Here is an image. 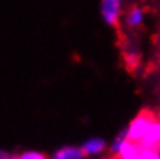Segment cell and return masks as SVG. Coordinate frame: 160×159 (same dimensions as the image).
Instances as JSON below:
<instances>
[{
	"mask_svg": "<svg viewBox=\"0 0 160 159\" xmlns=\"http://www.w3.org/2000/svg\"><path fill=\"white\" fill-rule=\"evenodd\" d=\"M156 119L151 113L145 111V113H140L139 116H136L134 119L129 122V125L126 127V135H128V139L134 140V142H140V139L145 136L146 130L149 128L151 122Z\"/></svg>",
	"mask_w": 160,
	"mask_h": 159,
	"instance_id": "cell-1",
	"label": "cell"
},
{
	"mask_svg": "<svg viewBox=\"0 0 160 159\" xmlns=\"http://www.w3.org/2000/svg\"><path fill=\"white\" fill-rule=\"evenodd\" d=\"M100 16L108 26H116L122 16V0H102Z\"/></svg>",
	"mask_w": 160,
	"mask_h": 159,
	"instance_id": "cell-2",
	"label": "cell"
},
{
	"mask_svg": "<svg viewBox=\"0 0 160 159\" xmlns=\"http://www.w3.org/2000/svg\"><path fill=\"white\" fill-rule=\"evenodd\" d=\"M142 148H160V120L154 119L149 128L146 130L145 136L137 142Z\"/></svg>",
	"mask_w": 160,
	"mask_h": 159,
	"instance_id": "cell-3",
	"label": "cell"
},
{
	"mask_svg": "<svg viewBox=\"0 0 160 159\" xmlns=\"http://www.w3.org/2000/svg\"><path fill=\"white\" fill-rule=\"evenodd\" d=\"M86 155L82 148V145H63L59 150H56L52 153V156L49 159H85Z\"/></svg>",
	"mask_w": 160,
	"mask_h": 159,
	"instance_id": "cell-4",
	"label": "cell"
},
{
	"mask_svg": "<svg viewBox=\"0 0 160 159\" xmlns=\"http://www.w3.org/2000/svg\"><path fill=\"white\" fill-rule=\"evenodd\" d=\"M82 148H83L86 156H92L94 158V156H99V155L106 151L108 144H106V140L102 139V138H89L88 140H85L82 144Z\"/></svg>",
	"mask_w": 160,
	"mask_h": 159,
	"instance_id": "cell-5",
	"label": "cell"
},
{
	"mask_svg": "<svg viewBox=\"0 0 160 159\" xmlns=\"http://www.w3.org/2000/svg\"><path fill=\"white\" fill-rule=\"evenodd\" d=\"M140 150H142V147H140L137 142L126 139L122 144L120 150L117 151V158L119 159H139Z\"/></svg>",
	"mask_w": 160,
	"mask_h": 159,
	"instance_id": "cell-6",
	"label": "cell"
},
{
	"mask_svg": "<svg viewBox=\"0 0 160 159\" xmlns=\"http://www.w3.org/2000/svg\"><path fill=\"white\" fill-rule=\"evenodd\" d=\"M143 20H145V13H143V9H142L140 6H132V8H129L128 13H126V16H125L126 25L131 26V28H137V26H140V25L143 23Z\"/></svg>",
	"mask_w": 160,
	"mask_h": 159,
	"instance_id": "cell-7",
	"label": "cell"
},
{
	"mask_svg": "<svg viewBox=\"0 0 160 159\" xmlns=\"http://www.w3.org/2000/svg\"><path fill=\"white\" fill-rule=\"evenodd\" d=\"M128 139V135H126V128H123L122 131H119L117 135H116V138L112 139V142L109 144V151L112 153V155H117V151L120 150V147H122V144L125 142V140Z\"/></svg>",
	"mask_w": 160,
	"mask_h": 159,
	"instance_id": "cell-8",
	"label": "cell"
},
{
	"mask_svg": "<svg viewBox=\"0 0 160 159\" xmlns=\"http://www.w3.org/2000/svg\"><path fill=\"white\" fill-rule=\"evenodd\" d=\"M139 159H160V148H142Z\"/></svg>",
	"mask_w": 160,
	"mask_h": 159,
	"instance_id": "cell-9",
	"label": "cell"
},
{
	"mask_svg": "<svg viewBox=\"0 0 160 159\" xmlns=\"http://www.w3.org/2000/svg\"><path fill=\"white\" fill-rule=\"evenodd\" d=\"M17 159H48L43 153H40V151H36V150H29V151H23V153H20Z\"/></svg>",
	"mask_w": 160,
	"mask_h": 159,
	"instance_id": "cell-10",
	"label": "cell"
},
{
	"mask_svg": "<svg viewBox=\"0 0 160 159\" xmlns=\"http://www.w3.org/2000/svg\"><path fill=\"white\" fill-rule=\"evenodd\" d=\"M0 159H17V156H16V155H11V153H8V151L0 150Z\"/></svg>",
	"mask_w": 160,
	"mask_h": 159,
	"instance_id": "cell-11",
	"label": "cell"
}]
</instances>
